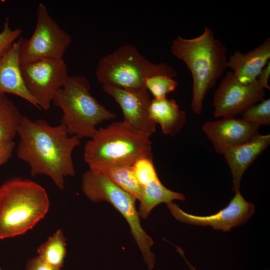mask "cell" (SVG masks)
I'll list each match as a JSON object with an SVG mask.
<instances>
[{
  "label": "cell",
  "mask_w": 270,
  "mask_h": 270,
  "mask_svg": "<svg viewBox=\"0 0 270 270\" xmlns=\"http://www.w3.org/2000/svg\"><path fill=\"white\" fill-rule=\"evenodd\" d=\"M150 136L123 121L97 129L84 146V158L89 170L102 173L113 167L130 166L142 158H152Z\"/></svg>",
  "instance_id": "3957f363"
},
{
  "label": "cell",
  "mask_w": 270,
  "mask_h": 270,
  "mask_svg": "<svg viewBox=\"0 0 270 270\" xmlns=\"http://www.w3.org/2000/svg\"><path fill=\"white\" fill-rule=\"evenodd\" d=\"M258 128L256 124L234 118L208 121L202 128L219 154L254 138L260 134Z\"/></svg>",
  "instance_id": "4fadbf2b"
},
{
  "label": "cell",
  "mask_w": 270,
  "mask_h": 270,
  "mask_svg": "<svg viewBox=\"0 0 270 270\" xmlns=\"http://www.w3.org/2000/svg\"><path fill=\"white\" fill-rule=\"evenodd\" d=\"M270 58V38H267L262 44L247 53L236 51L232 54L227 60L228 68L232 70L234 76L240 82L247 84L256 80Z\"/></svg>",
  "instance_id": "2e32d148"
},
{
  "label": "cell",
  "mask_w": 270,
  "mask_h": 270,
  "mask_svg": "<svg viewBox=\"0 0 270 270\" xmlns=\"http://www.w3.org/2000/svg\"><path fill=\"white\" fill-rule=\"evenodd\" d=\"M24 270H61L40 260L38 256L30 260Z\"/></svg>",
  "instance_id": "4316f807"
},
{
  "label": "cell",
  "mask_w": 270,
  "mask_h": 270,
  "mask_svg": "<svg viewBox=\"0 0 270 270\" xmlns=\"http://www.w3.org/2000/svg\"><path fill=\"white\" fill-rule=\"evenodd\" d=\"M82 188L84 194L90 200L108 202L126 219L144 260L148 268L152 270L156 262V256L151 251L154 242L141 226L140 216L136 206L137 200L104 174L90 170L84 172L82 176Z\"/></svg>",
  "instance_id": "52a82bcc"
},
{
  "label": "cell",
  "mask_w": 270,
  "mask_h": 270,
  "mask_svg": "<svg viewBox=\"0 0 270 270\" xmlns=\"http://www.w3.org/2000/svg\"><path fill=\"white\" fill-rule=\"evenodd\" d=\"M35 29L28 39L20 38L21 64L42 59H60L72 42V36L50 16L47 7L40 3Z\"/></svg>",
  "instance_id": "ba28073f"
},
{
  "label": "cell",
  "mask_w": 270,
  "mask_h": 270,
  "mask_svg": "<svg viewBox=\"0 0 270 270\" xmlns=\"http://www.w3.org/2000/svg\"><path fill=\"white\" fill-rule=\"evenodd\" d=\"M22 30L10 26V20L6 18L0 32V56L3 54L21 36Z\"/></svg>",
  "instance_id": "d4e9b609"
},
{
  "label": "cell",
  "mask_w": 270,
  "mask_h": 270,
  "mask_svg": "<svg viewBox=\"0 0 270 270\" xmlns=\"http://www.w3.org/2000/svg\"><path fill=\"white\" fill-rule=\"evenodd\" d=\"M270 76V62H269L264 69L261 71L257 78V80L260 82L262 86L264 88L270 90V86L268 80Z\"/></svg>",
  "instance_id": "83f0119b"
},
{
  "label": "cell",
  "mask_w": 270,
  "mask_h": 270,
  "mask_svg": "<svg viewBox=\"0 0 270 270\" xmlns=\"http://www.w3.org/2000/svg\"><path fill=\"white\" fill-rule=\"evenodd\" d=\"M102 174L117 186L139 200L142 188L136 178L132 166H122L113 167Z\"/></svg>",
  "instance_id": "44dd1931"
},
{
  "label": "cell",
  "mask_w": 270,
  "mask_h": 270,
  "mask_svg": "<svg viewBox=\"0 0 270 270\" xmlns=\"http://www.w3.org/2000/svg\"><path fill=\"white\" fill-rule=\"evenodd\" d=\"M48 194L36 182L16 178L0 187V239L24 234L46 214Z\"/></svg>",
  "instance_id": "277c9868"
},
{
  "label": "cell",
  "mask_w": 270,
  "mask_h": 270,
  "mask_svg": "<svg viewBox=\"0 0 270 270\" xmlns=\"http://www.w3.org/2000/svg\"><path fill=\"white\" fill-rule=\"evenodd\" d=\"M26 87L40 109L48 110L57 91L67 78L68 66L63 58L42 59L21 64Z\"/></svg>",
  "instance_id": "9c48e42d"
},
{
  "label": "cell",
  "mask_w": 270,
  "mask_h": 270,
  "mask_svg": "<svg viewBox=\"0 0 270 270\" xmlns=\"http://www.w3.org/2000/svg\"><path fill=\"white\" fill-rule=\"evenodd\" d=\"M96 74L102 86L126 89H146L145 81L152 76L166 75L174 78L177 75L168 64L150 62L130 44L122 46L102 57Z\"/></svg>",
  "instance_id": "8992f818"
},
{
  "label": "cell",
  "mask_w": 270,
  "mask_h": 270,
  "mask_svg": "<svg viewBox=\"0 0 270 270\" xmlns=\"http://www.w3.org/2000/svg\"><path fill=\"white\" fill-rule=\"evenodd\" d=\"M178 83L172 78L166 75H156L146 79L145 87L154 98L166 97V94L174 91Z\"/></svg>",
  "instance_id": "7402d4cb"
},
{
  "label": "cell",
  "mask_w": 270,
  "mask_h": 270,
  "mask_svg": "<svg viewBox=\"0 0 270 270\" xmlns=\"http://www.w3.org/2000/svg\"><path fill=\"white\" fill-rule=\"evenodd\" d=\"M264 94L265 89L257 79L250 84H243L229 72L214 94V117L234 118L262 100Z\"/></svg>",
  "instance_id": "30bf717a"
},
{
  "label": "cell",
  "mask_w": 270,
  "mask_h": 270,
  "mask_svg": "<svg viewBox=\"0 0 270 270\" xmlns=\"http://www.w3.org/2000/svg\"><path fill=\"white\" fill-rule=\"evenodd\" d=\"M177 251L181 254V256L183 257L184 259V260L185 262L187 264L188 266L190 269V270H196L187 260L186 258L184 256V250L180 248H179L177 249Z\"/></svg>",
  "instance_id": "f1b7e54d"
},
{
  "label": "cell",
  "mask_w": 270,
  "mask_h": 270,
  "mask_svg": "<svg viewBox=\"0 0 270 270\" xmlns=\"http://www.w3.org/2000/svg\"><path fill=\"white\" fill-rule=\"evenodd\" d=\"M17 135V156L28 164L32 176H47L63 190L64 178L76 175L72 154L80 140L70 136L62 123L51 126L44 120H32L24 116Z\"/></svg>",
  "instance_id": "6da1fadb"
},
{
  "label": "cell",
  "mask_w": 270,
  "mask_h": 270,
  "mask_svg": "<svg viewBox=\"0 0 270 270\" xmlns=\"http://www.w3.org/2000/svg\"><path fill=\"white\" fill-rule=\"evenodd\" d=\"M270 144V134H259L251 140L222 152L231 171L234 192L240 190L243 174Z\"/></svg>",
  "instance_id": "9a60e30c"
},
{
  "label": "cell",
  "mask_w": 270,
  "mask_h": 270,
  "mask_svg": "<svg viewBox=\"0 0 270 270\" xmlns=\"http://www.w3.org/2000/svg\"><path fill=\"white\" fill-rule=\"evenodd\" d=\"M66 239L62 232L58 230L38 248V256L46 263L62 268L66 254Z\"/></svg>",
  "instance_id": "ffe728a7"
},
{
  "label": "cell",
  "mask_w": 270,
  "mask_h": 270,
  "mask_svg": "<svg viewBox=\"0 0 270 270\" xmlns=\"http://www.w3.org/2000/svg\"><path fill=\"white\" fill-rule=\"evenodd\" d=\"M148 114L150 120L159 124L162 132L166 135L176 134L186 121L185 112L176 100L166 97L152 100Z\"/></svg>",
  "instance_id": "e0dca14e"
},
{
  "label": "cell",
  "mask_w": 270,
  "mask_h": 270,
  "mask_svg": "<svg viewBox=\"0 0 270 270\" xmlns=\"http://www.w3.org/2000/svg\"><path fill=\"white\" fill-rule=\"evenodd\" d=\"M15 142L14 140L0 142V166L6 162L11 158Z\"/></svg>",
  "instance_id": "484cf974"
},
{
  "label": "cell",
  "mask_w": 270,
  "mask_h": 270,
  "mask_svg": "<svg viewBox=\"0 0 270 270\" xmlns=\"http://www.w3.org/2000/svg\"><path fill=\"white\" fill-rule=\"evenodd\" d=\"M0 270H2L0 268Z\"/></svg>",
  "instance_id": "f546056e"
},
{
  "label": "cell",
  "mask_w": 270,
  "mask_h": 270,
  "mask_svg": "<svg viewBox=\"0 0 270 270\" xmlns=\"http://www.w3.org/2000/svg\"><path fill=\"white\" fill-rule=\"evenodd\" d=\"M132 166L141 187L150 181L158 178L152 158H142L138 160Z\"/></svg>",
  "instance_id": "cb8c5ba5"
},
{
  "label": "cell",
  "mask_w": 270,
  "mask_h": 270,
  "mask_svg": "<svg viewBox=\"0 0 270 270\" xmlns=\"http://www.w3.org/2000/svg\"><path fill=\"white\" fill-rule=\"evenodd\" d=\"M52 103L62 112L60 123L70 136L80 140L90 138L98 124L116 118L92 96L89 82L82 76H69L55 94Z\"/></svg>",
  "instance_id": "5b68a950"
},
{
  "label": "cell",
  "mask_w": 270,
  "mask_h": 270,
  "mask_svg": "<svg viewBox=\"0 0 270 270\" xmlns=\"http://www.w3.org/2000/svg\"><path fill=\"white\" fill-rule=\"evenodd\" d=\"M20 38L0 56V93L18 96L40 108L28 91L21 71Z\"/></svg>",
  "instance_id": "5bb4252c"
},
{
  "label": "cell",
  "mask_w": 270,
  "mask_h": 270,
  "mask_svg": "<svg viewBox=\"0 0 270 270\" xmlns=\"http://www.w3.org/2000/svg\"><path fill=\"white\" fill-rule=\"evenodd\" d=\"M170 52L182 60L192 77L191 108L201 114L203 100L208 92L228 68L227 49L213 31L205 26L202 33L194 38L178 36L172 42Z\"/></svg>",
  "instance_id": "7a4b0ae2"
},
{
  "label": "cell",
  "mask_w": 270,
  "mask_h": 270,
  "mask_svg": "<svg viewBox=\"0 0 270 270\" xmlns=\"http://www.w3.org/2000/svg\"><path fill=\"white\" fill-rule=\"evenodd\" d=\"M104 92L118 104L122 112L123 122L134 130L150 136L156 131V124L148 114L151 98L146 89H126L102 86Z\"/></svg>",
  "instance_id": "7c38bea8"
},
{
  "label": "cell",
  "mask_w": 270,
  "mask_h": 270,
  "mask_svg": "<svg viewBox=\"0 0 270 270\" xmlns=\"http://www.w3.org/2000/svg\"><path fill=\"white\" fill-rule=\"evenodd\" d=\"M242 119L260 126L270 124V99L263 100L250 107L242 114Z\"/></svg>",
  "instance_id": "603a6c76"
},
{
  "label": "cell",
  "mask_w": 270,
  "mask_h": 270,
  "mask_svg": "<svg viewBox=\"0 0 270 270\" xmlns=\"http://www.w3.org/2000/svg\"><path fill=\"white\" fill-rule=\"evenodd\" d=\"M141 195L138 212L140 218H146L152 210L162 203L166 204L174 200H185L184 195L172 191L162 184L158 177L141 187Z\"/></svg>",
  "instance_id": "ac0fdd59"
},
{
  "label": "cell",
  "mask_w": 270,
  "mask_h": 270,
  "mask_svg": "<svg viewBox=\"0 0 270 270\" xmlns=\"http://www.w3.org/2000/svg\"><path fill=\"white\" fill-rule=\"evenodd\" d=\"M228 205L218 212L209 216H195L182 210L173 202L166 204L172 216L186 224L200 226H210L224 232L246 223L254 214L255 208L246 201L240 191L235 192Z\"/></svg>",
  "instance_id": "8fae6325"
},
{
  "label": "cell",
  "mask_w": 270,
  "mask_h": 270,
  "mask_svg": "<svg viewBox=\"0 0 270 270\" xmlns=\"http://www.w3.org/2000/svg\"><path fill=\"white\" fill-rule=\"evenodd\" d=\"M23 117L7 95L0 93V142L14 140Z\"/></svg>",
  "instance_id": "d6986e66"
}]
</instances>
